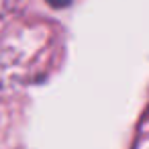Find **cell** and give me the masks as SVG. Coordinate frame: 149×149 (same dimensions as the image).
I'll return each mask as SVG.
<instances>
[{
    "label": "cell",
    "instance_id": "cell-1",
    "mask_svg": "<svg viewBox=\"0 0 149 149\" xmlns=\"http://www.w3.org/2000/svg\"><path fill=\"white\" fill-rule=\"evenodd\" d=\"M47 2L53 6V8H63V6H68L72 0H47Z\"/></svg>",
    "mask_w": 149,
    "mask_h": 149
}]
</instances>
